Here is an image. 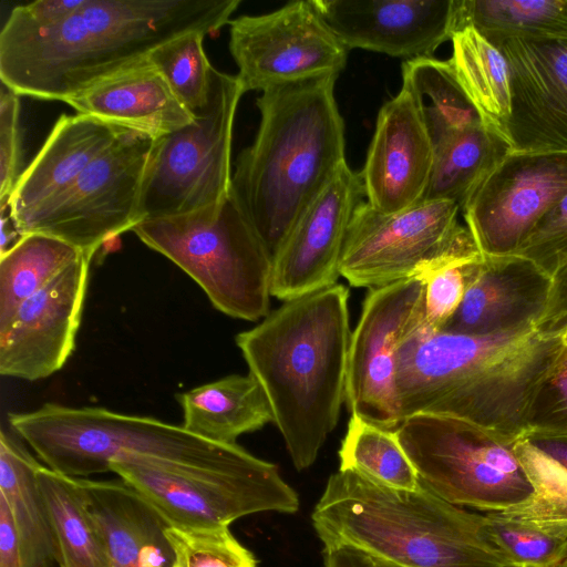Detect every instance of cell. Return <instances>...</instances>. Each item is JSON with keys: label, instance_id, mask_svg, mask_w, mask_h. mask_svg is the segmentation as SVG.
Instances as JSON below:
<instances>
[{"label": "cell", "instance_id": "cell-41", "mask_svg": "<svg viewBox=\"0 0 567 567\" xmlns=\"http://www.w3.org/2000/svg\"><path fill=\"white\" fill-rule=\"evenodd\" d=\"M83 1L84 0H39L18 6L12 9L4 23L29 29L48 28L64 20L74 12Z\"/></svg>", "mask_w": 567, "mask_h": 567}, {"label": "cell", "instance_id": "cell-36", "mask_svg": "<svg viewBox=\"0 0 567 567\" xmlns=\"http://www.w3.org/2000/svg\"><path fill=\"white\" fill-rule=\"evenodd\" d=\"M165 535L172 548V567H257L255 555L229 526L184 527L168 525Z\"/></svg>", "mask_w": 567, "mask_h": 567}, {"label": "cell", "instance_id": "cell-22", "mask_svg": "<svg viewBox=\"0 0 567 567\" xmlns=\"http://www.w3.org/2000/svg\"><path fill=\"white\" fill-rule=\"evenodd\" d=\"M148 55L87 84L65 103L78 114L154 138L190 124L193 114Z\"/></svg>", "mask_w": 567, "mask_h": 567}, {"label": "cell", "instance_id": "cell-25", "mask_svg": "<svg viewBox=\"0 0 567 567\" xmlns=\"http://www.w3.org/2000/svg\"><path fill=\"white\" fill-rule=\"evenodd\" d=\"M182 426L206 440L235 444L246 433L262 429L274 416L259 382L250 373L231 374L176 395Z\"/></svg>", "mask_w": 567, "mask_h": 567}, {"label": "cell", "instance_id": "cell-5", "mask_svg": "<svg viewBox=\"0 0 567 567\" xmlns=\"http://www.w3.org/2000/svg\"><path fill=\"white\" fill-rule=\"evenodd\" d=\"M323 547L351 546L403 567H518L489 540L485 515L420 482L398 489L357 472L333 473L311 514Z\"/></svg>", "mask_w": 567, "mask_h": 567}, {"label": "cell", "instance_id": "cell-15", "mask_svg": "<svg viewBox=\"0 0 567 567\" xmlns=\"http://www.w3.org/2000/svg\"><path fill=\"white\" fill-rule=\"evenodd\" d=\"M565 194L567 152H509L461 210L483 255H514L538 219Z\"/></svg>", "mask_w": 567, "mask_h": 567}, {"label": "cell", "instance_id": "cell-35", "mask_svg": "<svg viewBox=\"0 0 567 567\" xmlns=\"http://www.w3.org/2000/svg\"><path fill=\"white\" fill-rule=\"evenodd\" d=\"M203 32L177 35L155 48L148 55L179 102L197 114L208 102L214 66L204 50Z\"/></svg>", "mask_w": 567, "mask_h": 567}, {"label": "cell", "instance_id": "cell-23", "mask_svg": "<svg viewBox=\"0 0 567 567\" xmlns=\"http://www.w3.org/2000/svg\"><path fill=\"white\" fill-rule=\"evenodd\" d=\"M126 131L83 114L61 115L13 189L9 205L16 225L64 194Z\"/></svg>", "mask_w": 567, "mask_h": 567}, {"label": "cell", "instance_id": "cell-3", "mask_svg": "<svg viewBox=\"0 0 567 567\" xmlns=\"http://www.w3.org/2000/svg\"><path fill=\"white\" fill-rule=\"evenodd\" d=\"M349 290L341 284L284 301L236 344L261 385L293 466L310 467L346 398Z\"/></svg>", "mask_w": 567, "mask_h": 567}, {"label": "cell", "instance_id": "cell-6", "mask_svg": "<svg viewBox=\"0 0 567 567\" xmlns=\"http://www.w3.org/2000/svg\"><path fill=\"white\" fill-rule=\"evenodd\" d=\"M9 424L43 464L66 476L109 472L116 461L178 472L241 470L260 461L237 443H217L150 416L56 403L10 413Z\"/></svg>", "mask_w": 567, "mask_h": 567}, {"label": "cell", "instance_id": "cell-45", "mask_svg": "<svg viewBox=\"0 0 567 567\" xmlns=\"http://www.w3.org/2000/svg\"><path fill=\"white\" fill-rule=\"evenodd\" d=\"M522 439L567 471V435L527 431Z\"/></svg>", "mask_w": 567, "mask_h": 567}, {"label": "cell", "instance_id": "cell-43", "mask_svg": "<svg viewBox=\"0 0 567 567\" xmlns=\"http://www.w3.org/2000/svg\"><path fill=\"white\" fill-rule=\"evenodd\" d=\"M324 567H403L351 546L323 547Z\"/></svg>", "mask_w": 567, "mask_h": 567}, {"label": "cell", "instance_id": "cell-8", "mask_svg": "<svg viewBox=\"0 0 567 567\" xmlns=\"http://www.w3.org/2000/svg\"><path fill=\"white\" fill-rule=\"evenodd\" d=\"M395 432L420 482L451 504L503 512L528 503L535 494L515 451L517 440L433 414L405 417Z\"/></svg>", "mask_w": 567, "mask_h": 567}, {"label": "cell", "instance_id": "cell-28", "mask_svg": "<svg viewBox=\"0 0 567 567\" xmlns=\"http://www.w3.org/2000/svg\"><path fill=\"white\" fill-rule=\"evenodd\" d=\"M402 79V87L411 95L434 150L452 136L483 124L449 60H406Z\"/></svg>", "mask_w": 567, "mask_h": 567}, {"label": "cell", "instance_id": "cell-30", "mask_svg": "<svg viewBox=\"0 0 567 567\" xmlns=\"http://www.w3.org/2000/svg\"><path fill=\"white\" fill-rule=\"evenodd\" d=\"M511 145L483 124L470 127L434 150L423 200H452L463 207L485 176L509 153Z\"/></svg>", "mask_w": 567, "mask_h": 567}, {"label": "cell", "instance_id": "cell-19", "mask_svg": "<svg viewBox=\"0 0 567 567\" xmlns=\"http://www.w3.org/2000/svg\"><path fill=\"white\" fill-rule=\"evenodd\" d=\"M348 49L408 60L431 56L453 37L454 0H311Z\"/></svg>", "mask_w": 567, "mask_h": 567}, {"label": "cell", "instance_id": "cell-7", "mask_svg": "<svg viewBox=\"0 0 567 567\" xmlns=\"http://www.w3.org/2000/svg\"><path fill=\"white\" fill-rule=\"evenodd\" d=\"M132 231L224 315L257 321L270 312L272 257L230 194L216 206L145 219Z\"/></svg>", "mask_w": 567, "mask_h": 567}, {"label": "cell", "instance_id": "cell-16", "mask_svg": "<svg viewBox=\"0 0 567 567\" xmlns=\"http://www.w3.org/2000/svg\"><path fill=\"white\" fill-rule=\"evenodd\" d=\"M91 260L82 255L0 328L1 375L37 381L63 368L75 347Z\"/></svg>", "mask_w": 567, "mask_h": 567}, {"label": "cell", "instance_id": "cell-26", "mask_svg": "<svg viewBox=\"0 0 567 567\" xmlns=\"http://www.w3.org/2000/svg\"><path fill=\"white\" fill-rule=\"evenodd\" d=\"M42 464L22 440L0 432V495L6 499L19 537L24 567H51L58 547L37 472Z\"/></svg>", "mask_w": 567, "mask_h": 567}, {"label": "cell", "instance_id": "cell-21", "mask_svg": "<svg viewBox=\"0 0 567 567\" xmlns=\"http://www.w3.org/2000/svg\"><path fill=\"white\" fill-rule=\"evenodd\" d=\"M551 284V277L527 258L483 255L460 307L440 330L470 336L535 330Z\"/></svg>", "mask_w": 567, "mask_h": 567}, {"label": "cell", "instance_id": "cell-17", "mask_svg": "<svg viewBox=\"0 0 567 567\" xmlns=\"http://www.w3.org/2000/svg\"><path fill=\"white\" fill-rule=\"evenodd\" d=\"M485 38L509 69L512 152H567V39Z\"/></svg>", "mask_w": 567, "mask_h": 567}, {"label": "cell", "instance_id": "cell-46", "mask_svg": "<svg viewBox=\"0 0 567 567\" xmlns=\"http://www.w3.org/2000/svg\"><path fill=\"white\" fill-rule=\"evenodd\" d=\"M1 254L11 249L22 237L13 219L10 205L0 206Z\"/></svg>", "mask_w": 567, "mask_h": 567}, {"label": "cell", "instance_id": "cell-39", "mask_svg": "<svg viewBox=\"0 0 567 567\" xmlns=\"http://www.w3.org/2000/svg\"><path fill=\"white\" fill-rule=\"evenodd\" d=\"M526 425L527 431L567 435V347L564 344L532 400Z\"/></svg>", "mask_w": 567, "mask_h": 567}, {"label": "cell", "instance_id": "cell-24", "mask_svg": "<svg viewBox=\"0 0 567 567\" xmlns=\"http://www.w3.org/2000/svg\"><path fill=\"white\" fill-rule=\"evenodd\" d=\"M79 482L104 540L110 567H172L165 535L169 524L143 496L123 481Z\"/></svg>", "mask_w": 567, "mask_h": 567}, {"label": "cell", "instance_id": "cell-27", "mask_svg": "<svg viewBox=\"0 0 567 567\" xmlns=\"http://www.w3.org/2000/svg\"><path fill=\"white\" fill-rule=\"evenodd\" d=\"M451 40L449 61L483 125L511 145L512 95L506 59L474 28L456 31Z\"/></svg>", "mask_w": 567, "mask_h": 567}, {"label": "cell", "instance_id": "cell-4", "mask_svg": "<svg viewBox=\"0 0 567 567\" xmlns=\"http://www.w3.org/2000/svg\"><path fill=\"white\" fill-rule=\"evenodd\" d=\"M338 76L270 87L257 100L260 123L231 176L230 195L272 257L346 164Z\"/></svg>", "mask_w": 567, "mask_h": 567}, {"label": "cell", "instance_id": "cell-9", "mask_svg": "<svg viewBox=\"0 0 567 567\" xmlns=\"http://www.w3.org/2000/svg\"><path fill=\"white\" fill-rule=\"evenodd\" d=\"M245 92L237 74L213 69L203 110L190 124L157 140L142 193V221L195 212L227 199L234 121Z\"/></svg>", "mask_w": 567, "mask_h": 567}, {"label": "cell", "instance_id": "cell-47", "mask_svg": "<svg viewBox=\"0 0 567 567\" xmlns=\"http://www.w3.org/2000/svg\"><path fill=\"white\" fill-rule=\"evenodd\" d=\"M563 344L567 347V328L561 333Z\"/></svg>", "mask_w": 567, "mask_h": 567}, {"label": "cell", "instance_id": "cell-14", "mask_svg": "<svg viewBox=\"0 0 567 567\" xmlns=\"http://www.w3.org/2000/svg\"><path fill=\"white\" fill-rule=\"evenodd\" d=\"M424 289L422 278L369 289L348 352L344 402L351 415L388 430L400 425L396 353L425 318Z\"/></svg>", "mask_w": 567, "mask_h": 567}, {"label": "cell", "instance_id": "cell-49", "mask_svg": "<svg viewBox=\"0 0 567 567\" xmlns=\"http://www.w3.org/2000/svg\"><path fill=\"white\" fill-rule=\"evenodd\" d=\"M518 567H524V566H518Z\"/></svg>", "mask_w": 567, "mask_h": 567}, {"label": "cell", "instance_id": "cell-32", "mask_svg": "<svg viewBox=\"0 0 567 567\" xmlns=\"http://www.w3.org/2000/svg\"><path fill=\"white\" fill-rule=\"evenodd\" d=\"M567 39V0H454L453 34Z\"/></svg>", "mask_w": 567, "mask_h": 567}, {"label": "cell", "instance_id": "cell-18", "mask_svg": "<svg viewBox=\"0 0 567 567\" xmlns=\"http://www.w3.org/2000/svg\"><path fill=\"white\" fill-rule=\"evenodd\" d=\"M360 175L346 163L299 218L272 260L271 296L287 301L337 284Z\"/></svg>", "mask_w": 567, "mask_h": 567}, {"label": "cell", "instance_id": "cell-20", "mask_svg": "<svg viewBox=\"0 0 567 567\" xmlns=\"http://www.w3.org/2000/svg\"><path fill=\"white\" fill-rule=\"evenodd\" d=\"M434 155L414 102L402 87L381 107L359 173L367 203L380 213L393 214L422 202Z\"/></svg>", "mask_w": 567, "mask_h": 567}, {"label": "cell", "instance_id": "cell-29", "mask_svg": "<svg viewBox=\"0 0 567 567\" xmlns=\"http://www.w3.org/2000/svg\"><path fill=\"white\" fill-rule=\"evenodd\" d=\"M58 547L60 567H110L102 535L79 478L45 465L37 472Z\"/></svg>", "mask_w": 567, "mask_h": 567}, {"label": "cell", "instance_id": "cell-2", "mask_svg": "<svg viewBox=\"0 0 567 567\" xmlns=\"http://www.w3.org/2000/svg\"><path fill=\"white\" fill-rule=\"evenodd\" d=\"M561 347V336L536 330L458 334L432 329L424 318L396 353L401 422L415 414L450 416L518 440Z\"/></svg>", "mask_w": 567, "mask_h": 567}, {"label": "cell", "instance_id": "cell-13", "mask_svg": "<svg viewBox=\"0 0 567 567\" xmlns=\"http://www.w3.org/2000/svg\"><path fill=\"white\" fill-rule=\"evenodd\" d=\"M229 51L245 91L317 78L339 76L349 50L311 0L292 1L265 14L230 20Z\"/></svg>", "mask_w": 567, "mask_h": 567}, {"label": "cell", "instance_id": "cell-37", "mask_svg": "<svg viewBox=\"0 0 567 567\" xmlns=\"http://www.w3.org/2000/svg\"><path fill=\"white\" fill-rule=\"evenodd\" d=\"M483 254L453 257L423 276L425 323L440 330L460 307Z\"/></svg>", "mask_w": 567, "mask_h": 567}, {"label": "cell", "instance_id": "cell-11", "mask_svg": "<svg viewBox=\"0 0 567 567\" xmlns=\"http://www.w3.org/2000/svg\"><path fill=\"white\" fill-rule=\"evenodd\" d=\"M158 138L126 131L53 203L17 225L21 235L59 238L93 258L141 219L144 182Z\"/></svg>", "mask_w": 567, "mask_h": 567}, {"label": "cell", "instance_id": "cell-40", "mask_svg": "<svg viewBox=\"0 0 567 567\" xmlns=\"http://www.w3.org/2000/svg\"><path fill=\"white\" fill-rule=\"evenodd\" d=\"M20 95L1 83L0 89V206L9 204L23 172Z\"/></svg>", "mask_w": 567, "mask_h": 567}, {"label": "cell", "instance_id": "cell-1", "mask_svg": "<svg viewBox=\"0 0 567 567\" xmlns=\"http://www.w3.org/2000/svg\"><path fill=\"white\" fill-rule=\"evenodd\" d=\"M240 0H84L42 29L4 23L0 80L17 94L66 102L87 84L186 32L230 22Z\"/></svg>", "mask_w": 567, "mask_h": 567}, {"label": "cell", "instance_id": "cell-48", "mask_svg": "<svg viewBox=\"0 0 567 567\" xmlns=\"http://www.w3.org/2000/svg\"><path fill=\"white\" fill-rule=\"evenodd\" d=\"M558 567H567V558Z\"/></svg>", "mask_w": 567, "mask_h": 567}, {"label": "cell", "instance_id": "cell-34", "mask_svg": "<svg viewBox=\"0 0 567 567\" xmlns=\"http://www.w3.org/2000/svg\"><path fill=\"white\" fill-rule=\"evenodd\" d=\"M489 540L516 566L558 567L567 558V525L528 519L507 509L486 513Z\"/></svg>", "mask_w": 567, "mask_h": 567}, {"label": "cell", "instance_id": "cell-42", "mask_svg": "<svg viewBox=\"0 0 567 567\" xmlns=\"http://www.w3.org/2000/svg\"><path fill=\"white\" fill-rule=\"evenodd\" d=\"M551 279L547 309L535 330L544 334L561 336L567 328V264Z\"/></svg>", "mask_w": 567, "mask_h": 567}, {"label": "cell", "instance_id": "cell-44", "mask_svg": "<svg viewBox=\"0 0 567 567\" xmlns=\"http://www.w3.org/2000/svg\"><path fill=\"white\" fill-rule=\"evenodd\" d=\"M0 567H24L19 537L6 499L0 495Z\"/></svg>", "mask_w": 567, "mask_h": 567}, {"label": "cell", "instance_id": "cell-38", "mask_svg": "<svg viewBox=\"0 0 567 567\" xmlns=\"http://www.w3.org/2000/svg\"><path fill=\"white\" fill-rule=\"evenodd\" d=\"M514 255L532 260L550 277L567 264V194L538 219Z\"/></svg>", "mask_w": 567, "mask_h": 567}, {"label": "cell", "instance_id": "cell-10", "mask_svg": "<svg viewBox=\"0 0 567 567\" xmlns=\"http://www.w3.org/2000/svg\"><path fill=\"white\" fill-rule=\"evenodd\" d=\"M452 200H422L393 214L362 202L344 240L339 272L353 287L377 288L422 278L442 260L478 249L457 221Z\"/></svg>", "mask_w": 567, "mask_h": 567}, {"label": "cell", "instance_id": "cell-31", "mask_svg": "<svg viewBox=\"0 0 567 567\" xmlns=\"http://www.w3.org/2000/svg\"><path fill=\"white\" fill-rule=\"evenodd\" d=\"M83 254L49 235H24L0 255V328L19 307Z\"/></svg>", "mask_w": 567, "mask_h": 567}, {"label": "cell", "instance_id": "cell-12", "mask_svg": "<svg viewBox=\"0 0 567 567\" xmlns=\"http://www.w3.org/2000/svg\"><path fill=\"white\" fill-rule=\"evenodd\" d=\"M109 472L174 526H229L258 513L293 514L300 505L297 492L282 478L278 466L261 458L241 470L199 473L116 461L109 465Z\"/></svg>", "mask_w": 567, "mask_h": 567}, {"label": "cell", "instance_id": "cell-33", "mask_svg": "<svg viewBox=\"0 0 567 567\" xmlns=\"http://www.w3.org/2000/svg\"><path fill=\"white\" fill-rule=\"evenodd\" d=\"M338 455L339 470L357 472L398 489L413 491L420 486L417 472L395 430L351 415Z\"/></svg>", "mask_w": 567, "mask_h": 567}]
</instances>
